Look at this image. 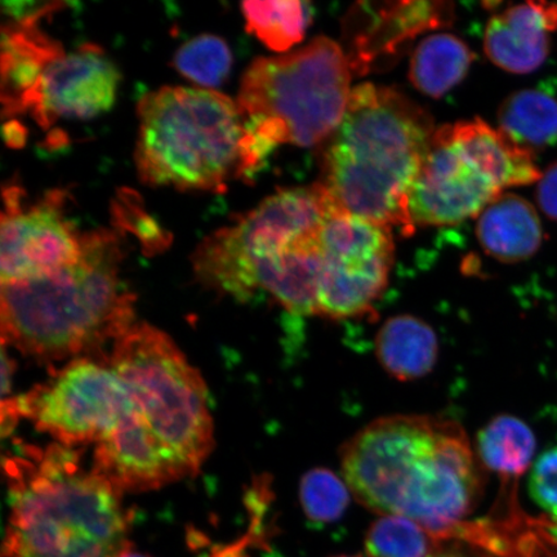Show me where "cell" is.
Segmentation results:
<instances>
[{"instance_id": "9", "label": "cell", "mask_w": 557, "mask_h": 557, "mask_svg": "<svg viewBox=\"0 0 557 557\" xmlns=\"http://www.w3.org/2000/svg\"><path fill=\"white\" fill-rule=\"evenodd\" d=\"M533 152L480 120L445 124L431 139L410 190L412 225L448 226L476 218L507 187L539 183Z\"/></svg>"}, {"instance_id": "19", "label": "cell", "mask_w": 557, "mask_h": 557, "mask_svg": "<svg viewBox=\"0 0 557 557\" xmlns=\"http://www.w3.org/2000/svg\"><path fill=\"white\" fill-rule=\"evenodd\" d=\"M473 59L469 46L456 35H430L416 48L409 79L420 92L438 99L465 79Z\"/></svg>"}, {"instance_id": "11", "label": "cell", "mask_w": 557, "mask_h": 557, "mask_svg": "<svg viewBox=\"0 0 557 557\" xmlns=\"http://www.w3.org/2000/svg\"><path fill=\"white\" fill-rule=\"evenodd\" d=\"M392 228L332 203L322 230L318 315L347 319L371 310L394 262Z\"/></svg>"}, {"instance_id": "4", "label": "cell", "mask_w": 557, "mask_h": 557, "mask_svg": "<svg viewBox=\"0 0 557 557\" xmlns=\"http://www.w3.org/2000/svg\"><path fill=\"white\" fill-rule=\"evenodd\" d=\"M435 131L428 111L399 90L355 87L325 141L318 184L343 211L410 235L408 198Z\"/></svg>"}, {"instance_id": "5", "label": "cell", "mask_w": 557, "mask_h": 557, "mask_svg": "<svg viewBox=\"0 0 557 557\" xmlns=\"http://www.w3.org/2000/svg\"><path fill=\"white\" fill-rule=\"evenodd\" d=\"M10 521L4 557H117L128 541L122 492L54 443L23 445L4 461Z\"/></svg>"}, {"instance_id": "1", "label": "cell", "mask_w": 557, "mask_h": 557, "mask_svg": "<svg viewBox=\"0 0 557 557\" xmlns=\"http://www.w3.org/2000/svg\"><path fill=\"white\" fill-rule=\"evenodd\" d=\"M124 382L129 410L96 445L94 469L117 491L146 492L193 476L213 448L205 380L173 341L139 323L108 360Z\"/></svg>"}, {"instance_id": "21", "label": "cell", "mask_w": 557, "mask_h": 557, "mask_svg": "<svg viewBox=\"0 0 557 557\" xmlns=\"http://www.w3.org/2000/svg\"><path fill=\"white\" fill-rule=\"evenodd\" d=\"M476 451L484 468L499 478L515 480L524 475L535 453V436L520 418L510 414L494 417L480 431Z\"/></svg>"}, {"instance_id": "6", "label": "cell", "mask_w": 557, "mask_h": 557, "mask_svg": "<svg viewBox=\"0 0 557 557\" xmlns=\"http://www.w3.org/2000/svg\"><path fill=\"white\" fill-rule=\"evenodd\" d=\"M120 242L85 235L78 262L37 281L2 284L3 344L41 360L78 359L135 325V295L121 277Z\"/></svg>"}, {"instance_id": "3", "label": "cell", "mask_w": 557, "mask_h": 557, "mask_svg": "<svg viewBox=\"0 0 557 557\" xmlns=\"http://www.w3.org/2000/svg\"><path fill=\"white\" fill-rule=\"evenodd\" d=\"M331 207L318 183L277 191L208 235L195 250V274L236 299L264 290L296 315H318L322 230Z\"/></svg>"}, {"instance_id": "14", "label": "cell", "mask_w": 557, "mask_h": 557, "mask_svg": "<svg viewBox=\"0 0 557 557\" xmlns=\"http://www.w3.org/2000/svg\"><path fill=\"white\" fill-rule=\"evenodd\" d=\"M557 29V4L528 2L496 13L486 25L484 50L508 73L529 74L546 61L549 34Z\"/></svg>"}, {"instance_id": "27", "label": "cell", "mask_w": 557, "mask_h": 557, "mask_svg": "<svg viewBox=\"0 0 557 557\" xmlns=\"http://www.w3.org/2000/svg\"><path fill=\"white\" fill-rule=\"evenodd\" d=\"M537 184V203L541 211L557 221V162L542 173Z\"/></svg>"}, {"instance_id": "2", "label": "cell", "mask_w": 557, "mask_h": 557, "mask_svg": "<svg viewBox=\"0 0 557 557\" xmlns=\"http://www.w3.org/2000/svg\"><path fill=\"white\" fill-rule=\"evenodd\" d=\"M479 465L461 424L436 416L379 418L341 449L344 480L358 503L436 534L462 524L479 504Z\"/></svg>"}, {"instance_id": "17", "label": "cell", "mask_w": 557, "mask_h": 557, "mask_svg": "<svg viewBox=\"0 0 557 557\" xmlns=\"http://www.w3.org/2000/svg\"><path fill=\"white\" fill-rule=\"evenodd\" d=\"M476 236L486 255L515 263L541 248L543 230L535 208L515 194H503L480 213Z\"/></svg>"}, {"instance_id": "31", "label": "cell", "mask_w": 557, "mask_h": 557, "mask_svg": "<svg viewBox=\"0 0 557 557\" xmlns=\"http://www.w3.org/2000/svg\"><path fill=\"white\" fill-rule=\"evenodd\" d=\"M337 557H359V556H337Z\"/></svg>"}, {"instance_id": "22", "label": "cell", "mask_w": 557, "mask_h": 557, "mask_svg": "<svg viewBox=\"0 0 557 557\" xmlns=\"http://www.w3.org/2000/svg\"><path fill=\"white\" fill-rule=\"evenodd\" d=\"M242 12L247 32L274 52H287L302 41L311 21L310 4L297 0L246 2Z\"/></svg>"}, {"instance_id": "13", "label": "cell", "mask_w": 557, "mask_h": 557, "mask_svg": "<svg viewBox=\"0 0 557 557\" xmlns=\"http://www.w3.org/2000/svg\"><path fill=\"white\" fill-rule=\"evenodd\" d=\"M120 83V70L107 53L85 45L48 64L23 111L45 128L59 120H92L113 108Z\"/></svg>"}, {"instance_id": "7", "label": "cell", "mask_w": 557, "mask_h": 557, "mask_svg": "<svg viewBox=\"0 0 557 557\" xmlns=\"http://www.w3.org/2000/svg\"><path fill=\"white\" fill-rule=\"evenodd\" d=\"M135 162L150 186L222 193L249 178L238 103L214 89L163 87L138 102Z\"/></svg>"}, {"instance_id": "18", "label": "cell", "mask_w": 557, "mask_h": 557, "mask_svg": "<svg viewBox=\"0 0 557 557\" xmlns=\"http://www.w3.org/2000/svg\"><path fill=\"white\" fill-rule=\"evenodd\" d=\"M383 369L399 381H414L433 372L438 343L433 326L412 315L389 318L375 337Z\"/></svg>"}, {"instance_id": "10", "label": "cell", "mask_w": 557, "mask_h": 557, "mask_svg": "<svg viewBox=\"0 0 557 557\" xmlns=\"http://www.w3.org/2000/svg\"><path fill=\"white\" fill-rule=\"evenodd\" d=\"M18 418H27L55 443L99 444L127 414L129 396L109 361L74 359L30 393L10 400Z\"/></svg>"}, {"instance_id": "25", "label": "cell", "mask_w": 557, "mask_h": 557, "mask_svg": "<svg viewBox=\"0 0 557 557\" xmlns=\"http://www.w3.org/2000/svg\"><path fill=\"white\" fill-rule=\"evenodd\" d=\"M352 493L345 480L324 468L305 473L299 483V503L313 522H333L347 510Z\"/></svg>"}, {"instance_id": "20", "label": "cell", "mask_w": 557, "mask_h": 557, "mask_svg": "<svg viewBox=\"0 0 557 557\" xmlns=\"http://www.w3.org/2000/svg\"><path fill=\"white\" fill-rule=\"evenodd\" d=\"M499 129L533 152L557 144V101L537 89L519 90L498 110Z\"/></svg>"}, {"instance_id": "8", "label": "cell", "mask_w": 557, "mask_h": 557, "mask_svg": "<svg viewBox=\"0 0 557 557\" xmlns=\"http://www.w3.org/2000/svg\"><path fill=\"white\" fill-rule=\"evenodd\" d=\"M350 85V62L330 38L256 60L243 76L236 102L256 152L267 160L278 145L325 144L346 113Z\"/></svg>"}, {"instance_id": "12", "label": "cell", "mask_w": 557, "mask_h": 557, "mask_svg": "<svg viewBox=\"0 0 557 557\" xmlns=\"http://www.w3.org/2000/svg\"><path fill=\"white\" fill-rule=\"evenodd\" d=\"M0 227L2 284L37 281L78 262L85 235L64 214V194L52 191L29 207L21 189L5 187Z\"/></svg>"}, {"instance_id": "26", "label": "cell", "mask_w": 557, "mask_h": 557, "mask_svg": "<svg viewBox=\"0 0 557 557\" xmlns=\"http://www.w3.org/2000/svg\"><path fill=\"white\" fill-rule=\"evenodd\" d=\"M529 493L542 510L557 519V447L542 453L534 462Z\"/></svg>"}, {"instance_id": "24", "label": "cell", "mask_w": 557, "mask_h": 557, "mask_svg": "<svg viewBox=\"0 0 557 557\" xmlns=\"http://www.w3.org/2000/svg\"><path fill=\"white\" fill-rule=\"evenodd\" d=\"M173 65L186 79L201 88L213 89L227 78L233 55L224 39L201 34L178 48Z\"/></svg>"}, {"instance_id": "30", "label": "cell", "mask_w": 557, "mask_h": 557, "mask_svg": "<svg viewBox=\"0 0 557 557\" xmlns=\"http://www.w3.org/2000/svg\"><path fill=\"white\" fill-rule=\"evenodd\" d=\"M117 557H149V556H146L141 553H137L135 552L134 548L131 547V545L124 549V552L117 556Z\"/></svg>"}, {"instance_id": "23", "label": "cell", "mask_w": 557, "mask_h": 557, "mask_svg": "<svg viewBox=\"0 0 557 557\" xmlns=\"http://www.w3.org/2000/svg\"><path fill=\"white\" fill-rule=\"evenodd\" d=\"M438 541L413 520L385 515L369 528L366 552L369 557H431L442 549Z\"/></svg>"}, {"instance_id": "15", "label": "cell", "mask_w": 557, "mask_h": 557, "mask_svg": "<svg viewBox=\"0 0 557 557\" xmlns=\"http://www.w3.org/2000/svg\"><path fill=\"white\" fill-rule=\"evenodd\" d=\"M51 10L52 5L38 10L3 32L2 101L5 115L23 111L27 96L37 86L45 69L64 53L60 44L38 27L40 17Z\"/></svg>"}, {"instance_id": "28", "label": "cell", "mask_w": 557, "mask_h": 557, "mask_svg": "<svg viewBox=\"0 0 557 557\" xmlns=\"http://www.w3.org/2000/svg\"><path fill=\"white\" fill-rule=\"evenodd\" d=\"M253 537V529H250L249 534L244 535L242 540L232 543V545L215 547L208 557H250L248 546Z\"/></svg>"}, {"instance_id": "29", "label": "cell", "mask_w": 557, "mask_h": 557, "mask_svg": "<svg viewBox=\"0 0 557 557\" xmlns=\"http://www.w3.org/2000/svg\"><path fill=\"white\" fill-rule=\"evenodd\" d=\"M431 557H483L471 553L462 552L459 548H442L441 552H437L435 555Z\"/></svg>"}, {"instance_id": "16", "label": "cell", "mask_w": 557, "mask_h": 557, "mask_svg": "<svg viewBox=\"0 0 557 557\" xmlns=\"http://www.w3.org/2000/svg\"><path fill=\"white\" fill-rule=\"evenodd\" d=\"M445 3L413 2L386 3L369 12L372 23L366 24L352 41L354 53L347 55L350 66L357 72L382 55L395 53L396 48L413 39L416 35L447 25L451 10Z\"/></svg>"}]
</instances>
